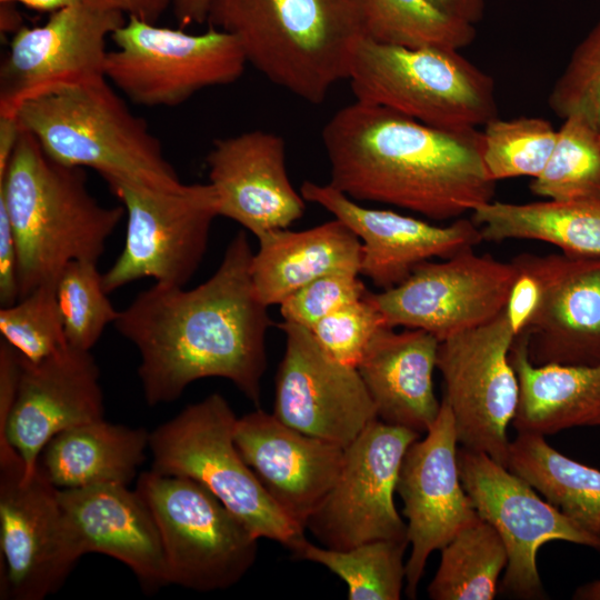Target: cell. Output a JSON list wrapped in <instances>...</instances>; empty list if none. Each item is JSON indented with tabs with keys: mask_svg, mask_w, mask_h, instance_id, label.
<instances>
[{
	"mask_svg": "<svg viewBox=\"0 0 600 600\" xmlns=\"http://www.w3.org/2000/svg\"><path fill=\"white\" fill-rule=\"evenodd\" d=\"M533 194L560 201L600 200V132L578 117L564 119Z\"/></svg>",
	"mask_w": 600,
	"mask_h": 600,
	"instance_id": "34",
	"label": "cell"
},
{
	"mask_svg": "<svg viewBox=\"0 0 600 600\" xmlns=\"http://www.w3.org/2000/svg\"><path fill=\"white\" fill-rule=\"evenodd\" d=\"M0 204L17 242L19 298L57 281L72 261L98 262L126 214L123 206L100 204L82 168L56 162L24 131L0 178Z\"/></svg>",
	"mask_w": 600,
	"mask_h": 600,
	"instance_id": "3",
	"label": "cell"
},
{
	"mask_svg": "<svg viewBox=\"0 0 600 600\" xmlns=\"http://www.w3.org/2000/svg\"><path fill=\"white\" fill-rule=\"evenodd\" d=\"M366 37L407 48L460 50L476 37L473 24L456 19L431 0H362Z\"/></svg>",
	"mask_w": 600,
	"mask_h": 600,
	"instance_id": "33",
	"label": "cell"
},
{
	"mask_svg": "<svg viewBox=\"0 0 600 600\" xmlns=\"http://www.w3.org/2000/svg\"><path fill=\"white\" fill-rule=\"evenodd\" d=\"M97 263L91 260L68 263L56 287L67 342L87 351H91L119 313L108 298Z\"/></svg>",
	"mask_w": 600,
	"mask_h": 600,
	"instance_id": "36",
	"label": "cell"
},
{
	"mask_svg": "<svg viewBox=\"0 0 600 600\" xmlns=\"http://www.w3.org/2000/svg\"><path fill=\"white\" fill-rule=\"evenodd\" d=\"M509 359L519 381L512 420L518 432L546 436L574 427H600V362L536 366L522 334L516 337Z\"/></svg>",
	"mask_w": 600,
	"mask_h": 600,
	"instance_id": "27",
	"label": "cell"
},
{
	"mask_svg": "<svg viewBox=\"0 0 600 600\" xmlns=\"http://www.w3.org/2000/svg\"><path fill=\"white\" fill-rule=\"evenodd\" d=\"M258 241L250 273L257 297L268 307L280 304L319 277L360 274L361 242L337 218L300 231L272 230Z\"/></svg>",
	"mask_w": 600,
	"mask_h": 600,
	"instance_id": "26",
	"label": "cell"
},
{
	"mask_svg": "<svg viewBox=\"0 0 600 600\" xmlns=\"http://www.w3.org/2000/svg\"><path fill=\"white\" fill-rule=\"evenodd\" d=\"M237 417L220 393L189 404L150 432L152 470L189 478L212 493L259 539L291 549L304 529L272 501L234 442Z\"/></svg>",
	"mask_w": 600,
	"mask_h": 600,
	"instance_id": "7",
	"label": "cell"
},
{
	"mask_svg": "<svg viewBox=\"0 0 600 600\" xmlns=\"http://www.w3.org/2000/svg\"><path fill=\"white\" fill-rule=\"evenodd\" d=\"M482 240H539L574 257H600V200L489 201L471 212Z\"/></svg>",
	"mask_w": 600,
	"mask_h": 600,
	"instance_id": "29",
	"label": "cell"
},
{
	"mask_svg": "<svg viewBox=\"0 0 600 600\" xmlns=\"http://www.w3.org/2000/svg\"><path fill=\"white\" fill-rule=\"evenodd\" d=\"M300 193L342 221L361 242L360 274L381 290L403 282L422 262L449 258L482 241L471 219L440 227L393 212L363 207L329 183L304 181Z\"/></svg>",
	"mask_w": 600,
	"mask_h": 600,
	"instance_id": "21",
	"label": "cell"
},
{
	"mask_svg": "<svg viewBox=\"0 0 600 600\" xmlns=\"http://www.w3.org/2000/svg\"><path fill=\"white\" fill-rule=\"evenodd\" d=\"M80 559L59 489L39 469L26 476L14 449L0 452V597L43 600Z\"/></svg>",
	"mask_w": 600,
	"mask_h": 600,
	"instance_id": "11",
	"label": "cell"
},
{
	"mask_svg": "<svg viewBox=\"0 0 600 600\" xmlns=\"http://www.w3.org/2000/svg\"><path fill=\"white\" fill-rule=\"evenodd\" d=\"M358 276L333 272L303 286L279 304L283 321L310 330L324 317L362 299L369 290Z\"/></svg>",
	"mask_w": 600,
	"mask_h": 600,
	"instance_id": "40",
	"label": "cell"
},
{
	"mask_svg": "<svg viewBox=\"0 0 600 600\" xmlns=\"http://www.w3.org/2000/svg\"><path fill=\"white\" fill-rule=\"evenodd\" d=\"M458 466L462 486L478 516L497 530L507 548L503 592L523 599L544 594L537 553L550 541L600 551V536L580 528L539 497L526 480L488 454L462 447L458 450Z\"/></svg>",
	"mask_w": 600,
	"mask_h": 600,
	"instance_id": "14",
	"label": "cell"
},
{
	"mask_svg": "<svg viewBox=\"0 0 600 600\" xmlns=\"http://www.w3.org/2000/svg\"><path fill=\"white\" fill-rule=\"evenodd\" d=\"M531 273L541 290L526 329L536 366L600 362V257L521 253L511 261Z\"/></svg>",
	"mask_w": 600,
	"mask_h": 600,
	"instance_id": "19",
	"label": "cell"
},
{
	"mask_svg": "<svg viewBox=\"0 0 600 600\" xmlns=\"http://www.w3.org/2000/svg\"><path fill=\"white\" fill-rule=\"evenodd\" d=\"M321 139L330 164L328 183L354 201L448 220L494 194L477 130H442L356 100L328 120Z\"/></svg>",
	"mask_w": 600,
	"mask_h": 600,
	"instance_id": "2",
	"label": "cell"
},
{
	"mask_svg": "<svg viewBox=\"0 0 600 600\" xmlns=\"http://www.w3.org/2000/svg\"><path fill=\"white\" fill-rule=\"evenodd\" d=\"M517 269L518 274L504 308L510 328L516 337L528 326L541 298V290L537 279L531 273Z\"/></svg>",
	"mask_w": 600,
	"mask_h": 600,
	"instance_id": "41",
	"label": "cell"
},
{
	"mask_svg": "<svg viewBox=\"0 0 600 600\" xmlns=\"http://www.w3.org/2000/svg\"><path fill=\"white\" fill-rule=\"evenodd\" d=\"M111 39L106 78L143 107L182 104L204 88L237 81L248 64L237 38L213 27L194 34L129 16Z\"/></svg>",
	"mask_w": 600,
	"mask_h": 600,
	"instance_id": "9",
	"label": "cell"
},
{
	"mask_svg": "<svg viewBox=\"0 0 600 600\" xmlns=\"http://www.w3.org/2000/svg\"><path fill=\"white\" fill-rule=\"evenodd\" d=\"M127 214L123 249L102 273L110 294L143 278L184 287L206 254L219 216L218 196L208 183L184 184L171 192L123 182L107 183Z\"/></svg>",
	"mask_w": 600,
	"mask_h": 600,
	"instance_id": "10",
	"label": "cell"
},
{
	"mask_svg": "<svg viewBox=\"0 0 600 600\" xmlns=\"http://www.w3.org/2000/svg\"><path fill=\"white\" fill-rule=\"evenodd\" d=\"M458 442L453 414L442 399L427 436L412 442L402 459L397 492L408 520L411 552L406 562V593L412 599L429 556L479 518L461 482Z\"/></svg>",
	"mask_w": 600,
	"mask_h": 600,
	"instance_id": "18",
	"label": "cell"
},
{
	"mask_svg": "<svg viewBox=\"0 0 600 600\" xmlns=\"http://www.w3.org/2000/svg\"><path fill=\"white\" fill-rule=\"evenodd\" d=\"M419 434L379 419L369 423L344 448L338 478L306 529L340 550L373 540L408 541L393 494L404 453Z\"/></svg>",
	"mask_w": 600,
	"mask_h": 600,
	"instance_id": "13",
	"label": "cell"
},
{
	"mask_svg": "<svg viewBox=\"0 0 600 600\" xmlns=\"http://www.w3.org/2000/svg\"><path fill=\"white\" fill-rule=\"evenodd\" d=\"M388 327L368 291L362 299L318 321L310 331L332 358L358 368L376 337Z\"/></svg>",
	"mask_w": 600,
	"mask_h": 600,
	"instance_id": "39",
	"label": "cell"
},
{
	"mask_svg": "<svg viewBox=\"0 0 600 600\" xmlns=\"http://www.w3.org/2000/svg\"><path fill=\"white\" fill-rule=\"evenodd\" d=\"M124 13L80 0L50 12L37 27L21 26L0 67V114H14L29 98L63 86L106 78L107 39Z\"/></svg>",
	"mask_w": 600,
	"mask_h": 600,
	"instance_id": "16",
	"label": "cell"
},
{
	"mask_svg": "<svg viewBox=\"0 0 600 600\" xmlns=\"http://www.w3.org/2000/svg\"><path fill=\"white\" fill-rule=\"evenodd\" d=\"M216 0H170L173 14L181 28L207 22Z\"/></svg>",
	"mask_w": 600,
	"mask_h": 600,
	"instance_id": "44",
	"label": "cell"
},
{
	"mask_svg": "<svg viewBox=\"0 0 600 600\" xmlns=\"http://www.w3.org/2000/svg\"><path fill=\"white\" fill-rule=\"evenodd\" d=\"M516 336L504 310L493 320L439 342L437 368L462 447L507 467L508 428L519 402L509 352Z\"/></svg>",
	"mask_w": 600,
	"mask_h": 600,
	"instance_id": "12",
	"label": "cell"
},
{
	"mask_svg": "<svg viewBox=\"0 0 600 600\" xmlns=\"http://www.w3.org/2000/svg\"><path fill=\"white\" fill-rule=\"evenodd\" d=\"M57 281L43 283L0 310L2 339L30 362L68 344L57 300Z\"/></svg>",
	"mask_w": 600,
	"mask_h": 600,
	"instance_id": "37",
	"label": "cell"
},
{
	"mask_svg": "<svg viewBox=\"0 0 600 600\" xmlns=\"http://www.w3.org/2000/svg\"><path fill=\"white\" fill-rule=\"evenodd\" d=\"M439 340L421 329H383L358 366L379 420L427 432L441 409L433 389Z\"/></svg>",
	"mask_w": 600,
	"mask_h": 600,
	"instance_id": "25",
	"label": "cell"
},
{
	"mask_svg": "<svg viewBox=\"0 0 600 600\" xmlns=\"http://www.w3.org/2000/svg\"><path fill=\"white\" fill-rule=\"evenodd\" d=\"M219 216L260 238L299 220L306 200L292 186L281 136L251 130L213 141L206 158Z\"/></svg>",
	"mask_w": 600,
	"mask_h": 600,
	"instance_id": "22",
	"label": "cell"
},
{
	"mask_svg": "<svg viewBox=\"0 0 600 600\" xmlns=\"http://www.w3.org/2000/svg\"><path fill=\"white\" fill-rule=\"evenodd\" d=\"M507 468L583 530L600 536V470L552 448L544 436L518 432Z\"/></svg>",
	"mask_w": 600,
	"mask_h": 600,
	"instance_id": "30",
	"label": "cell"
},
{
	"mask_svg": "<svg viewBox=\"0 0 600 600\" xmlns=\"http://www.w3.org/2000/svg\"><path fill=\"white\" fill-rule=\"evenodd\" d=\"M286 350L276 376L273 414L306 434L346 448L378 419L357 368L327 353L311 331L282 321Z\"/></svg>",
	"mask_w": 600,
	"mask_h": 600,
	"instance_id": "17",
	"label": "cell"
},
{
	"mask_svg": "<svg viewBox=\"0 0 600 600\" xmlns=\"http://www.w3.org/2000/svg\"><path fill=\"white\" fill-rule=\"evenodd\" d=\"M444 13L476 24L481 21L484 14L486 0H431Z\"/></svg>",
	"mask_w": 600,
	"mask_h": 600,
	"instance_id": "45",
	"label": "cell"
},
{
	"mask_svg": "<svg viewBox=\"0 0 600 600\" xmlns=\"http://www.w3.org/2000/svg\"><path fill=\"white\" fill-rule=\"evenodd\" d=\"M149 439L142 428L102 418L54 436L41 451L38 469L58 489L128 486L144 460Z\"/></svg>",
	"mask_w": 600,
	"mask_h": 600,
	"instance_id": "28",
	"label": "cell"
},
{
	"mask_svg": "<svg viewBox=\"0 0 600 600\" xmlns=\"http://www.w3.org/2000/svg\"><path fill=\"white\" fill-rule=\"evenodd\" d=\"M136 490L158 526L168 584L228 589L256 562L259 538L198 482L151 469Z\"/></svg>",
	"mask_w": 600,
	"mask_h": 600,
	"instance_id": "8",
	"label": "cell"
},
{
	"mask_svg": "<svg viewBox=\"0 0 600 600\" xmlns=\"http://www.w3.org/2000/svg\"><path fill=\"white\" fill-rule=\"evenodd\" d=\"M21 132L16 114H0V178L8 168Z\"/></svg>",
	"mask_w": 600,
	"mask_h": 600,
	"instance_id": "46",
	"label": "cell"
},
{
	"mask_svg": "<svg viewBox=\"0 0 600 600\" xmlns=\"http://www.w3.org/2000/svg\"><path fill=\"white\" fill-rule=\"evenodd\" d=\"M252 256L239 231L201 284L156 282L119 310L113 324L139 351L138 376L149 406L173 402L189 384L212 377L231 381L259 403L273 321L252 284Z\"/></svg>",
	"mask_w": 600,
	"mask_h": 600,
	"instance_id": "1",
	"label": "cell"
},
{
	"mask_svg": "<svg viewBox=\"0 0 600 600\" xmlns=\"http://www.w3.org/2000/svg\"><path fill=\"white\" fill-rule=\"evenodd\" d=\"M104 8L133 16L148 22H156L170 6V0H87Z\"/></svg>",
	"mask_w": 600,
	"mask_h": 600,
	"instance_id": "43",
	"label": "cell"
},
{
	"mask_svg": "<svg viewBox=\"0 0 600 600\" xmlns=\"http://www.w3.org/2000/svg\"><path fill=\"white\" fill-rule=\"evenodd\" d=\"M573 599L600 600V579L579 587L573 594Z\"/></svg>",
	"mask_w": 600,
	"mask_h": 600,
	"instance_id": "48",
	"label": "cell"
},
{
	"mask_svg": "<svg viewBox=\"0 0 600 600\" xmlns=\"http://www.w3.org/2000/svg\"><path fill=\"white\" fill-rule=\"evenodd\" d=\"M207 23L234 36L268 80L312 104L348 80L366 38L362 0H216Z\"/></svg>",
	"mask_w": 600,
	"mask_h": 600,
	"instance_id": "4",
	"label": "cell"
},
{
	"mask_svg": "<svg viewBox=\"0 0 600 600\" xmlns=\"http://www.w3.org/2000/svg\"><path fill=\"white\" fill-rule=\"evenodd\" d=\"M14 114L21 130L63 166L93 169L107 183L162 192L184 186L146 121L129 110L107 78L42 92Z\"/></svg>",
	"mask_w": 600,
	"mask_h": 600,
	"instance_id": "5",
	"label": "cell"
},
{
	"mask_svg": "<svg viewBox=\"0 0 600 600\" xmlns=\"http://www.w3.org/2000/svg\"><path fill=\"white\" fill-rule=\"evenodd\" d=\"M80 0H0L1 3H22L29 8L41 11H56Z\"/></svg>",
	"mask_w": 600,
	"mask_h": 600,
	"instance_id": "47",
	"label": "cell"
},
{
	"mask_svg": "<svg viewBox=\"0 0 600 600\" xmlns=\"http://www.w3.org/2000/svg\"><path fill=\"white\" fill-rule=\"evenodd\" d=\"M517 274L512 262L468 248L422 262L400 284L370 296L390 327L421 329L442 341L499 316Z\"/></svg>",
	"mask_w": 600,
	"mask_h": 600,
	"instance_id": "15",
	"label": "cell"
},
{
	"mask_svg": "<svg viewBox=\"0 0 600 600\" xmlns=\"http://www.w3.org/2000/svg\"><path fill=\"white\" fill-rule=\"evenodd\" d=\"M20 358L18 391L8 420L0 427V443H9L18 452L26 476H31L54 436L103 418V392L91 351L67 344L39 362Z\"/></svg>",
	"mask_w": 600,
	"mask_h": 600,
	"instance_id": "20",
	"label": "cell"
},
{
	"mask_svg": "<svg viewBox=\"0 0 600 600\" xmlns=\"http://www.w3.org/2000/svg\"><path fill=\"white\" fill-rule=\"evenodd\" d=\"M19 258L16 238L8 213L0 204V304L8 307L19 300Z\"/></svg>",
	"mask_w": 600,
	"mask_h": 600,
	"instance_id": "42",
	"label": "cell"
},
{
	"mask_svg": "<svg viewBox=\"0 0 600 600\" xmlns=\"http://www.w3.org/2000/svg\"><path fill=\"white\" fill-rule=\"evenodd\" d=\"M76 551L101 553L124 563L146 592L168 586L156 520L138 491L126 484L59 489Z\"/></svg>",
	"mask_w": 600,
	"mask_h": 600,
	"instance_id": "24",
	"label": "cell"
},
{
	"mask_svg": "<svg viewBox=\"0 0 600 600\" xmlns=\"http://www.w3.org/2000/svg\"><path fill=\"white\" fill-rule=\"evenodd\" d=\"M507 563L501 537L479 517L441 549L428 594L432 600H492Z\"/></svg>",
	"mask_w": 600,
	"mask_h": 600,
	"instance_id": "31",
	"label": "cell"
},
{
	"mask_svg": "<svg viewBox=\"0 0 600 600\" xmlns=\"http://www.w3.org/2000/svg\"><path fill=\"white\" fill-rule=\"evenodd\" d=\"M548 103L561 119L578 117L600 132V21L573 50Z\"/></svg>",
	"mask_w": 600,
	"mask_h": 600,
	"instance_id": "38",
	"label": "cell"
},
{
	"mask_svg": "<svg viewBox=\"0 0 600 600\" xmlns=\"http://www.w3.org/2000/svg\"><path fill=\"white\" fill-rule=\"evenodd\" d=\"M348 80L357 101L442 130H477L497 117L492 78L459 50L407 48L366 37Z\"/></svg>",
	"mask_w": 600,
	"mask_h": 600,
	"instance_id": "6",
	"label": "cell"
},
{
	"mask_svg": "<svg viewBox=\"0 0 600 600\" xmlns=\"http://www.w3.org/2000/svg\"><path fill=\"white\" fill-rule=\"evenodd\" d=\"M234 442L272 501L306 530L338 478L344 448L260 409L237 419Z\"/></svg>",
	"mask_w": 600,
	"mask_h": 600,
	"instance_id": "23",
	"label": "cell"
},
{
	"mask_svg": "<svg viewBox=\"0 0 600 600\" xmlns=\"http://www.w3.org/2000/svg\"><path fill=\"white\" fill-rule=\"evenodd\" d=\"M407 540H373L340 550L319 547L304 537L290 550L296 558L319 563L348 588L349 600H399L406 581Z\"/></svg>",
	"mask_w": 600,
	"mask_h": 600,
	"instance_id": "32",
	"label": "cell"
},
{
	"mask_svg": "<svg viewBox=\"0 0 600 600\" xmlns=\"http://www.w3.org/2000/svg\"><path fill=\"white\" fill-rule=\"evenodd\" d=\"M481 132L482 160L488 177L498 180L538 177L557 142L558 130L538 117L493 118Z\"/></svg>",
	"mask_w": 600,
	"mask_h": 600,
	"instance_id": "35",
	"label": "cell"
}]
</instances>
